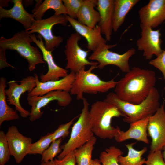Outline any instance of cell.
Instances as JSON below:
<instances>
[{
  "label": "cell",
  "mask_w": 165,
  "mask_h": 165,
  "mask_svg": "<svg viewBox=\"0 0 165 165\" xmlns=\"http://www.w3.org/2000/svg\"><path fill=\"white\" fill-rule=\"evenodd\" d=\"M18 84L14 80L8 82L9 88L5 90L7 101L9 104L14 105L15 110L18 111L23 118L29 116L30 112L24 109L20 103V98L23 93L30 92L36 86V83L35 76H28L22 79Z\"/></svg>",
  "instance_id": "obj_11"
},
{
  "label": "cell",
  "mask_w": 165,
  "mask_h": 165,
  "mask_svg": "<svg viewBox=\"0 0 165 165\" xmlns=\"http://www.w3.org/2000/svg\"><path fill=\"white\" fill-rule=\"evenodd\" d=\"M97 65H91L87 71L84 69L75 73L70 92L71 95H76L77 100H82L84 93L93 94L105 93L115 88L117 82L113 79L104 81L92 72L93 70L97 68Z\"/></svg>",
  "instance_id": "obj_5"
},
{
  "label": "cell",
  "mask_w": 165,
  "mask_h": 165,
  "mask_svg": "<svg viewBox=\"0 0 165 165\" xmlns=\"http://www.w3.org/2000/svg\"><path fill=\"white\" fill-rule=\"evenodd\" d=\"M53 132L41 136L36 142L32 143L28 154H39L41 155L53 142Z\"/></svg>",
  "instance_id": "obj_29"
},
{
  "label": "cell",
  "mask_w": 165,
  "mask_h": 165,
  "mask_svg": "<svg viewBox=\"0 0 165 165\" xmlns=\"http://www.w3.org/2000/svg\"><path fill=\"white\" fill-rule=\"evenodd\" d=\"M149 117H147L130 124L126 131L120 130L114 137L118 142H122L130 139H134L148 144L147 126Z\"/></svg>",
  "instance_id": "obj_20"
},
{
  "label": "cell",
  "mask_w": 165,
  "mask_h": 165,
  "mask_svg": "<svg viewBox=\"0 0 165 165\" xmlns=\"http://www.w3.org/2000/svg\"><path fill=\"white\" fill-rule=\"evenodd\" d=\"M117 45H108L106 43L101 45L93 52L89 57L88 60L96 61L98 63L97 68L100 69H103L106 66L112 65L118 67L123 72H128L130 70L129 60L135 54L136 50L132 48L122 54L109 50Z\"/></svg>",
  "instance_id": "obj_7"
},
{
  "label": "cell",
  "mask_w": 165,
  "mask_h": 165,
  "mask_svg": "<svg viewBox=\"0 0 165 165\" xmlns=\"http://www.w3.org/2000/svg\"><path fill=\"white\" fill-rule=\"evenodd\" d=\"M123 117L117 107L105 101H97L91 105L89 110L90 119L94 134L102 139H112L121 130L118 126L111 125L114 117Z\"/></svg>",
  "instance_id": "obj_3"
},
{
  "label": "cell",
  "mask_w": 165,
  "mask_h": 165,
  "mask_svg": "<svg viewBox=\"0 0 165 165\" xmlns=\"http://www.w3.org/2000/svg\"><path fill=\"white\" fill-rule=\"evenodd\" d=\"M81 36L77 32L72 34L66 41L64 52L67 64L65 68L75 73L84 69L87 65H98L97 62L90 61L87 57L89 50H85L79 46Z\"/></svg>",
  "instance_id": "obj_9"
},
{
  "label": "cell",
  "mask_w": 165,
  "mask_h": 165,
  "mask_svg": "<svg viewBox=\"0 0 165 165\" xmlns=\"http://www.w3.org/2000/svg\"><path fill=\"white\" fill-rule=\"evenodd\" d=\"M162 156L164 160V161L165 162V145L163 148L162 151Z\"/></svg>",
  "instance_id": "obj_39"
},
{
  "label": "cell",
  "mask_w": 165,
  "mask_h": 165,
  "mask_svg": "<svg viewBox=\"0 0 165 165\" xmlns=\"http://www.w3.org/2000/svg\"><path fill=\"white\" fill-rule=\"evenodd\" d=\"M39 165H55L54 160L47 162H42Z\"/></svg>",
  "instance_id": "obj_38"
},
{
  "label": "cell",
  "mask_w": 165,
  "mask_h": 165,
  "mask_svg": "<svg viewBox=\"0 0 165 165\" xmlns=\"http://www.w3.org/2000/svg\"><path fill=\"white\" fill-rule=\"evenodd\" d=\"M75 73L71 72L65 77L59 80L49 81L42 82L39 81L38 75L35 74L36 83V87L28 96H42L52 91L61 90L69 92L74 82Z\"/></svg>",
  "instance_id": "obj_17"
},
{
  "label": "cell",
  "mask_w": 165,
  "mask_h": 165,
  "mask_svg": "<svg viewBox=\"0 0 165 165\" xmlns=\"http://www.w3.org/2000/svg\"><path fill=\"white\" fill-rule=\"evenodd\" d=\"M146 165H165L161 150L150 152L147 157Z\"/></svg>",
  "instance_id": "obj_34"
},
{
  "label": "cell",
  "mask_w": 165,
  "mask_h": 165,
  "mask_svg": "<svg viewBox=\"0 0 165 165\" xmlns=\"http://www.w3.org/2000/svg\"><path fill=\"white\" fill-rule=\"evenodd\" d=\"M97 0H84L78 13L77 18L80 23L94 28L100 20L99 13L96 10Z\"/></svg>",
  "instance_id": "obj_22"
},
{
  "label": "cell",
  "mask_w": 165,
  "mask_h": 165,
  "mask_svg": "<svg viewBox=\"0 0 165 165\" xmlns=\"http://www.w3.org/2000/svg\"><path fill=\"white\" fill-rule=\"evenodd\" d=\"M27 100L31 107L29 120L33 122L42 117L43 113L42 108L50 102L56 100L59 106L65 107L70 104L72 98L69 92L57 90L50 92L42 96H28Z\"/></svg>",
  "instance_id": "obj_10"
},
{
  "label": "cell",
  "mask_w": 165,
  "mask_h": 165,
  "mask_svg": "<svg viewBox=\"0 0 165 165\" xmlns=\"http://www.w3.org/2000/svg\"><path fill=\"white\" fill-rule=\"evenodd\" d=\"M66 16L54 14L47 18L35 20L30 28L25 30L30 34L35 33H38L45 40L46 49L52 52L63 41V38L60 36L54 35L52 28L57 24L66 26L68 21Z\"/></svg>",
  "instance_id": "obj_8"
},
{
  "label": "cell",
  "mask_w": 165,
  "mask_h": 165,
  "mask_svg": "<svg viewBox=\"0 0 165 165\" xmlns=\"http://www.w3.org/2000/svg\"><path fill=\"white\" fill-rule=\"evenodd\" d=\"M62 140V138H61L52 142L42 154L41 162L53 160L56 156L61 152L62 151L60 145Z\"/></svg>",
  "instance_id": "obj_30"
},
{
  "label": "cell",
  "mask_w": 165,
  "mask_h": 165,
  "mask_svg": "<svg viewBox=\"0 0 165 165\" xmlns=\"http://www.w3.org/2000/svg\"><path fill=\"white\" fill-rule=\"evenodd\" d=\"M151 60L149 64L159 70L162 73L165 80V50L158 56ZM165 90V86L164 88Z\"/></svg>",
  "instance_id": "obj_35"
},
{
  "label": "cell",
  "mask_w": 165,
  "mask_h": 165,
  "mask_svg": "<svg viewBox=\"0 0 165 165\" xmlns=\"http://www.w3.org/2000/svg\"><path fill=\"white\" fill-rule=\"evenodd\" d=\"M54 162L55 165H76L74 150L70 152L61 159H55Z\"/></svg>",
  "instance_id": "obj_36"
},
{
  "label": "cell",
  "mask_w": 165,
  "mask_h": 165,
  "mask_svg": "<svg viewBox=\"0 0 165 165\" xmlns=\"http://www.w3.org/2000/svg\"><path fill=\"white\" fill-rule=\"evenodd\" d=\"M11 153L6 134L0 131V165H5L10 158Z\"/></svg>",
  "instance_id": "obj_31"
},
{
  "label": "cell",
  "mask_w": 165,
  "mask_h": 165,
  "mask_svg": "<svg viewBox=\"0 0 165 165\" xmlns=\"http://www.w3.org/2000/svg\"><path fill=\"white\" fill-rule=\"evenodd\" d=\"M68 21L76 32L86 39L88 50L95 51L101 45L106 43L107 41L102 36L100 26L97 25L94 28L79 23L77 20L66 15Z\"/></svg>",
  "instance_id": "obj_18"
},
{
  "label": "cell",
  "mask_w": 165,
  "mask_h": 165,
  "mask_svg": "<svg viewBox=\"0 0 165 165\" xmlns=\"http://www.w3.org/2000/svg\"><path fill=\"white\" fill-rule=\"evenodd\" d=\"M136 142L125 144L128 150L127 156H120L118 158V161L120 165H143L145 164L146 160L142 157V155L147 150L146 147H144L140 150H136L133 146Z\"/></svg>",
  "instance_id": "obj_26"
},
{
  "label": "cell",
  "mask_w": 165,
  "mask_h": 165,
  "mask_svg": "<svg viewBox=\"0 0 165 165\" xmlns=\"http://www.w3.org/2000/svg\"><path fill=\"white\" fill-rule=\"evenodd\" d=\"M147 131L152 140L149 152L162 151L165 145V110L164 103L154 114L149 117Z\"/></svg>",
  "instance_id": "obj_13"
},
{
  "label": "cell",
  "mask_w": 165,
  "mask_h": 165,
  "mask_svg": "<svg viewBox=\"0 0 165 165\" xmlns=\"http://www.w3.org/2000/svg\"><path fill=\"white\" fill-rule=\"evenodd\" d=\"M66 8L67 15L71 18H77L78 13L82 6L84 0H63Z\"/></svg>",
  "instance_id": "obj_32"
},
{
  "label": "cell",
  "mask_w": 165,
  "mask_h": 165,
  "mask_svg": "<svg viewBox=\"0 0 165 165\" xmlns=\"http://www.w3.org/2000/svg\"><path fill=\"white\" fill-rule=\"evenodd\" d=\"M139 0H115L113 19V31L116 32L124 22L130 11Z\"/></svg>",
  "instance_id": "obj_23"
},
{
  "label": "cell",
  "mask_w": 165,
  "mask_h": 165,
  "mask_svg": "<svg viewBox=\"0 0 165 165\" xmlns=\"http://www.w3.org/2000/svg\"><path fill=\"white\" fill-rule=\"evenodd\" d=\"M141 36L136 41L138 50L143 51V56L147 60L151 59L153 55L159 56L163 51L160 29L154 30L149 26L140 25Z\"/></svg>",
  "instance_id": "obj_12"
},
{
  "label": "cell",
  "mask_w": 165,
  "mask_h": 165,
  "mask_svg": "<svg viewBox=\"0 0 165 165\" xmlns=\"http://www.w3.org/2000/svg\"><path fill=\"white\" fill-rule=\"evenodd\" d=\"M91 165H103L101 162L99 160L97 159H95L94 160H93L92 162Z\"/></svg>",
  "instance_id": "obj_37"
},
{
  "label": "cell",
  "mask_w": 165,
  "mask_h": 165,
  "mask_svg": "<svg viewBox=\"0 0 165 165\" xmlns=\"http://www.w3.org/2000/svg\"><path fill=\"white\" fill-rule=\"evenodd\" d=\"M6 80L4 77L0 78V125L5 121L18 119L19 116L17 111L9 106L7 102L5 93Z\"/></svg>",
  "instance_id": "obj_24"
},
{
  "label": "cell",
  "mask_w": 165,
  "mask_h": 165,
  "mask_svg": "<svg viewBox=\"0 0 165 165\" xmlns=\"http://www.w3.org/2000/svg\"><path fill=\"white\" fill-rule=\"evenodd\" d=\"M78 116L74 118L68 123L60 125L53 132V141L60 138H64L68 136L69 134V128Z\"/></svg>",
  "instance_id": "obj_33"
},
{
  "label": "cell",
  "mask_w": 165,
  "mask_h": 165,
  "mask_svg": "<svg viewBox=\"0 0 165 165\" xmlns=\"http://www.w3.org/2000/svg\"><path fill=\"white\" fill-rule=\"evenodd\" d=\"M115 0H97V9L100 16L98 25L107 41H110L113 31Z\"/></svg>",
  "instance_id": "obj_19"
},
{
  "label": "cell",
  "mask_w": 165,
  "mask_h": 165,
  "mask_svg": "<svg viewBox=\"0 0 165 165\" xmlns=\"http://www.w3.org/2000/svg\"><path fill=\"white\" fill-rule=\"evenodd\" d=\"M123 154L119 148L112 146L101 152L99 160L103 165H120L118 161L119 157Z\"/></svg>",
  "instance_id": "obj_28"
},
{
  "label": "cell",
  "mask_w": 165,
  "mask_h": 165,
  "mask_svg": "<svg viewBox=\"0 0 165 165\" xmlns=\"http://www.w3.org/2000/svg\"><path fill=\"white\" fill-rule=\"evenodd\" d=\"M160 95L154 87L142 102L134 104L119 99L114 92H110L104 101L116 106L124 117L123 121L130 124L154 114L160 106Z\"/></svg>",
  "instance_id": "obj_2"
},
{
  "label": "cell",
  "mask_w": 165,
  "mask_h": 165,
  "mask_svg": "<svg viewBox=\"0 0 165 165\" xmlns=\"http://www.w3.org/2000/svg\"><path fill=\"white\" fill-rule=\"evenodd\" d=\"M141 24L155 28L165 21V0H150L138 11Z\"/></svg>",
  "instance_id": "obj_16"
},
{
  "label": "cell",
  "mask_w": 165,
  "mask_h": 165,
  "mask_svg": "<svg viewBox=\"0 0 165 165\" xmlns=\"http://www.w3.org/2000/svg\"><path fill=\"white\" fill-rule=\"evenodd\" d=\"M96 141L95 137L92 138L81 147L74 150L77 165H91L92 152Z\"/></svg>",
  "instance_id": "obj_27"
},
{
  "label": "cell",
  "mask_w": 165,
  "mask_h": 165,
  "mask_svg": "<svg viewBox=\"0 0 165 165\" xmlns=\"http://www.w3.org/2000/svg\"><path fill=\"white\" fill-rule=\"evenodd\" d=\"M34 42L40 50L43 59L47 64L48 71L45 74H41L40 78V82H45L49 81L57 80L60 78H63L67 76L68 70L61 68L57 65L54 61L52 52L47 50L42 40V37L39 34L36 36L34 34H30Z\"/></svg>",
  "instance_id": "obj_15"
},
{
  "label": "cell",
  "mask_w": 165,
  "mask_h": 165,
  "mask_svg": "<svg viewBox=\"0 0 165 165\" xmlns=\"http://www.w3.org/2000/svg\"><path fill=\"white\" fill-rule=\"evenodd\" d=\"M33 40L30 34L26 31L22 30L15 34L9 38L1 36L0 38V50L7 49L16 51L28 63L30 72L34 71L37 65L45 64L41 52L36 47L31 45Z\"/></svg>",
  "instance_id": "obj_4"
},
{
  "label": "cell",
  "mask_w": 165,
  "mask_h": 165,
  "mask_svg": "<svg viewBox=\"0 0 165 165\" xmlns=\"http://www.w3.org/2000/svg\"><path fill=\"white\" fill-rule=\"evenodd\" d=\"M49 9L53 10L55 15H67L66 8L61 0H45L32 12L35 19L38 20L42 19L44 13Z\"/></svg>",
  "instance_id": "obj_25"
},
{
  "label": "cell",
  "mask_w": 165,
  "mask_h": 165,
  "mask_svg": "<svg viewBox=\"0 0 165 165\" xmlns=\"http://www.w3.org/2000/svg\"><path fill=\"white\" fill-rule=\"evenodd\" d=\"M82 101L83 108L81 113L73 125L70 138L61 146L63 150L58 156V159H62L70 152L81 147L94 136L89 117V104L85 97Z\"/></svg>",
  "instance_id": "obj_6"
},
{
  "label": "cell",
  "mask_w": 165,
  "mask_h": 165,
  "mask_svg": "<svg viewBox=\"0 0 165 165\" xmlns=\"http://www.w3.org/2000/svg\"><path fill=\"white\" fill-rule=\"evenodd\" d=\"M6 135L11 155L14 157L16 163L19 164L28 154L32 144V139L21 134L14 126L9 128Z\"/></svg>",
  "instance_id": "obj_14"
},
{
  "label": "cell",
  "mask_w": 165,
  "mask_h": 165,
  "mask_svg": "<svg viewBox=\"0 0 165 165\" xmlns=\"http://www.w3.org/2000/svg\"><path fill=\"white\" fill-rule=\"evenodd\" d=\"M13 6L7 9L0 6V19L10 18L21 24L26 30L31 27L35 20L33 14L28 13L24 9L21 0H12Z\"/></svg>",
  "instance_id": "obj_21"
},
{
  "label": "cell",
  "mask_w": 165,
  "mask_h": 165,
  "mask_svg": "<svg viewBox=\"0 0 165 165\" xmlns=\"http://www.w3.org/2000/svg\"><path fill=\"white\" fill-rule=\"evenodd\" d=\"M156 80L152 70L133 67L117 82L114 93L123 101L139 104L147 97Z\"/></svg>",
  "instance_id": "obj_1"
}]
</instances>
